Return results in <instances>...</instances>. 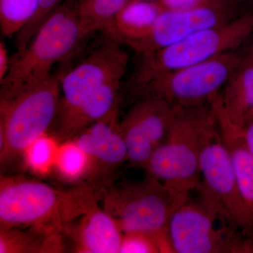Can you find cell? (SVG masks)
Wrapping results in <instances>:
<instances>
[{"label": "cell", "instance_id": "cell-1", "mask_svg": "<svg viewBox=\"0 0 253 253\" xmlns=\"http://www.w3.org/2000/svg\"><path fill=\"white\" fill-rule=\"evenodd\" d=\"M99 198V191L87 183L63 190L23 176L1 175L0 229L33 228L60 234Z\"/></svg>", "mask_w": 253, "mask_h": 253}, {"label": "cell", "instance_id": "cell-2", "mask_svg": "<svg viewBox=\"0 0 253 253\" xmlns=\"http://www.w3.org/2000/svg\"><path fill=\"white\" fill-rule=\"evenodd\" d=\"M218 132L211 103L176 106L166 139L144 168L146 176L161 181L178 201L184 202L201 183V156Z\"/></svg>", "mask_w": 253, "mask_h": 253}, {"label": "cell", "instance_id": "cell-3", "mask_svg": "<svg viewBox=\"0 0 253 253\" xmlns=\"http://www.w3.org/2000/svg\"><path fill=\"white\" fill-rule=\"evenodd\" d=\"M84 39L77 1L68 0L55 10L24 49L11 56L7 75L0 82V101L11 99L49 79L53 66Z\"/></svg>", "mask_w": 253, "mask_h": 253}, {"label": "cell", "instance_id": "cell-4", "mask_svg": "<svg viewBox=\"0 0 253 253\" xmlns=\"http://www.w3.org/2000/svg\"><path fill=\"white\" fill-rule=\"evenodd\" d=\"M253 33V10H251L230 21L196 32L172 45L140 55L139 64L129 81V91L136 96L163 75L237 50Z\"/></svg>", "mask_w": 253, "mask_h": 253}, {"label": "cell", "instance_id": "cell-5", "mask_svg": "<svg viewBox=\"0 0 253 253\" xmlns=\"http://www.w3.org/2000/svg\"><path fill=\"white\" fill-rule=\"evenodd\" d=\"M183 203L163 183L149 176L141 181L113 183L100 191V205L123 234L142 233L154 236L167 253H173L168 236L169 219Z\"/></svg>", "mask_w": 253, "mask_h": 253}, {"label": "cell", "instance_id": "cell-6", "mask_svg": "<svg viewBox=\"0 0 253 253\" xmlns=\"http://www.w3.org/2000/svg\"><path fill=\"white\" fill-rule=\"evenodd\" d=\"M200 199L189 197L169 219L168 236L173 253H251L253 245L239 236V229L201 185Z\"/></svg>", "mask_w": 253, "mask_h": 253}, {"label": "cell", "instance_id": "cell-7", "mask_svg": "<svg viewBox=\"0 0 253 253\" xmlns=\"http://www.w3.org/2000/svg\"><path fill=\"white\" fill-rule=\"evenodd\" d=\"M60 98V81L51 76L12 99L0 101L1 168L22 157L28 145L49 132L57 116Z\"/></svg>", "mask_w": 253, "mask_h": 253}, {"label": "cell", "instance_id": "cell-8", "mask_svg": "<svg viewBox=\"0 0 253 253\" xmlns=\"http://www.w3.org/2000/svg\"><path fill=\"white\" fill-rule=\"evenodd\" d=\"M244 56L234 50L168 73L149 83L136 97L154 95L179 107L210 104L241 67Z\"/></svg>", "mask_w": 253, "mask_h": 253}, {"label": "cell", "instance_id": "cell-9", "mask_svg": "<svg viewBox=\"0 0 253 253\" xmlns=\"http://www.w3.org/2000/svg\"><path fill=\"white\" fill-rule=\"evenodd\" d=\"M122 44L106 35L104 41L86 59L65 75L60 81L61 98L54 123L71 114L106 84L123 81L129 56Z\"/></svg>", "mask_w": 253, "mask_h": 253}, {"label": "cell", "instance_id": "cell-10", "mask_svg": "<svg viewBox=\"0 0 253 253\" xmlns=\"http://www.w3.org/2000/svg\"><path fill=\"white\" fill-rule=\"evenodd\" d=\"M240 14L236 6L217 0L190 9H163L148 33L126 45L139 56L149 54L175 44L196 32L230 21Z\"/></svg>", "mask_w": 253, "mask_h": 253}, {"label": "cell", "instance_id": "cell-11", "mask_svg": "<svg viewBox=\"0 0 253 253\" xmlns=\"http://www.w3.org/2000/svg\"><path fill=\"white\" fill-rule=\"evenodd\" d=\"M175 110L176 106L154 95L138 97L128 110L119 126L127 149L128 161L133 166L146 167L166 139Z\"/></svg>", "mask_w": 253, "mask_h": 253}, {"label": "cell", "instance_id": "cell-12", "mask_svg": "<svg viewBox=\"0 0 253 253\" xmlns=\"http://www.w3.org/2000/svg\"><path fill=\"white\" fill-rule=\"evenodd\" d=\"M201 186L221 208L234 226L253 229V216L245 204L235 170L219 131L206 146L201 159Z\"/></svg>", "mask_w": 253, "mask_h": 253}, {"label": "cell", "instance_id": "cell-13", "mask_svg": "<svg viewBox=\"0 0 253 253\" xmlns=\"http://www.w3.org/2000/svg\"><path fill=\"white\" fill-rule=\"evenodd\" d=\"M119 109L73 138L89 160L86 179L101 191L114 183L115 172L128 161L127 149L120 130Z\"/></svg>", "mask_w": 253, "mask_h": 253}, {"label": "cell", "instance_id": "cell-14", "mask_svg": "<svg viewBox=\"0 0 253 253\" xmlns=\"http://www.w3.org/2000/svg\"><path fill=\"white\" fill-rule=\"evenodd\" d=\"M66 244L79 253H119L123 233L99 202L68 224L63 231Z\"/></svg>", "mask_w": 253, "mask_h": 253}, {"label": "cell", "instance_id": "cell-15", "mask_svg": "<svg viewBox=\"0 0 253 253\" xmlns=\"http://www.w3.org/2000/svg\"><path fill=\"white\" fill-rule=\"evenodd\" d=\"M122 81L109 83L101 87L66 118L51 126L54 134L61 142L72 139L94 123L104 119L119 109Z\"/></svg>", "mask_w": 253, "mask_h": 253}, {"label": "cell", "instance_id": "cell-16", "mask_svg": "<svg viewBox=\"0 0 253 253\" xmlns=\"http://www.w3.org/2000/svg\"><path fill=\"white\" fill-rule=\"evenodd\" d=\"M221 140L225 145L235 170L245 204L253 216V159L245 144L241 129L230 122L222 110H215Z\"/></svg>", "mask_w": 253, "mask_h": 253}, {"label": "cell", "instance_id": "cell-17", "mask_svg": "<svg viewBox=\"0 0 253 253\" xmlns=\"http://www.w3.org/2000/svg\"><path fill=\"white\" fill-rule=\"evenodd\" d=\"M219 100L228 119L242 129L253 117V62L241 65L219 92Z\"/></svg>", "mask_w": 253, "mask_h": 253}, {"label": "cell", "instance_id": "cell-18", "mask_svg": "<svg viewBox=\"0 0 253 253\" xmlns=\"http://www.w3.org/2000/svg\"><path fill=\"white\" fill-rule=\"evenodd\" d=\"M163 10L159 3L147 0H131L118 14L108 33L123 44L144 36Z\"/></svg>", "mask_w": 253, "mask_h": 253}, {"label": "cell", "instance_id": "cell-19", "mask_svg": "<svg viewBox=\"0 0 253 253\" xmlns=\"http://www.w3.org/2000/svg\"><path fill=\"white\" fill-rule=\"evenodd\" d=\"M66 246L63 234L33 228L0 229V253H63Z\"/></svg>", "mask_w": 253, "mask_h": 253}, {"label": "cell", "instance_id": "cell-20", "mask_svg": "<svg viewBox=\"0 0 253 253\" xmlns=\"http://www.w3.org/2000/svg\"><path fill=\"white\" fill-rule=\"evenodd\" d=\"M131 0H80L77 9L84 38L96 32L108 34L118 14Z\"/></svg>", "mask_w": 253, "mask_h": 253}, {"label": "cell", "instance_id": "cell-21", "mask_svg": "<svg viewBox=\"0 0 253 253\" xmlns=\"http://www.w3.org/2000/svg\"><path fill=\"white\" fill-rule=\"evenodd\" d=\"M60 144L50 131L37 138L23 151L21 158L25 167L36 175H47L54 169Z\"/></svg>", "mask_w": 253, "mask_h": 253}, {"label": "cell", "instance_id": "cell-22", "mask_svg": "<svg viewBox=\"0 0 253 253\" xmlns=\"http://www.w3.org/2000/svg\"><path fill=\"white\" fill-rule=\"evenodd\" d=\"M54 170L66 181L86 179L89 171V157L74 139L62 141L58 150Z\"/></svg>", "mask_w": 253, "mask_h": 253}, {"label": "cell", "instance_id": "cell-23", "mask_svg": "<svg viewBox=\"0 0 253 253\" xmlns=\"http://www.w3.org/2000/svg\"><path fill=\"white\" fill-rule=\"evenodd\" d=\"M39 0H0V27L6 37L16 36L36 14Z\"/></svg>", "mask_w": 253, "mask_h": 253}, {"label": "cell", "instance_id": "cell-24", "mask_svg": "<svg viewBox=\"0 0 253 253\" xmlns=\"http://www.w3.org/2000/svg\"><path fill=\"white\" fill-rule=\"evenodd\" d=\"M63 0H39L38 9L31 21L16 35L14 45L16 49L22 50L29 44L40 28L45 23L55 10L63 4Z\"/></svg>", "mask_w": 253, "mask_h": 253}, {"label": "cell", "instance_id": "cell-25", "mask_svg": "<svg viewBox=\"0 0 253 253\" xmlns=\"http://www.w3.org/2000/svg\"><path fill=\"white\" fill-rule=\"evenodd\" d=\"M167 253V251L163 245L154 236L142 233L123 234L119 253Z\"/></svg>", "mask_w": 253, "mask_h": 253}, {"label": "cell", "instance_id": "cell-26", "mask_svg": "<svg viewBox=\"0 0 253 253\" xmlns=\"http://www.w3.org/2000/svg\"><path fill=\"white\" fill-rule=\"evenodd\" d=\"M209 1L211 0H163L161 5L165 9H186Z\"/></svg>", "mask_w": 253, "mask_h": 253}, {"label": "cell", "instance_id": "cell-27", "mask_svg": "<svg viewBox=\"0 0 253 253\" xmlns=\"http://www.w3.org/2000/svg\"><path fill=\"white\" fill-rule=\"evenodd\" d=\"M11 57H9L7 47L4 42H0V82L3 81L7 75L10 66Z\"/></svg>", "mask_w": 253, "mask_h": 253}, {"label": "cell", "instance_id": "cell-28", "mask_svg": "<svg viewBox=\"0 0 253 253\" xmlns=\"http://www.w3.org/2000/svg\"><path fill=\"white\" fill-rule=\"evenodd\" d=\"M241 134L246 148L253 159V117L243 126Z\"/></svg>", "mask_w": 253, "mask_h": 253}, {"label": "cell", "instance_id": "cell-29", "mask_svg": "<svg viewBox=\"0 0 253 253\" xmlns=\"http://www.w3.org/2000/svg\"><path fill=\"white\" fill-rule=\"evenodd\" d=\"M251 62H253V44L247 54L244 56V63H243Z\"/></svg>", "mask_w": 253, "mask_h": 253}, {"label": "cell", "instance_id": "cell-30", "mask_svg": "<svg viewBox=\"0 0 253 253\" xmlns=\"http://www.w3.org/2000/svg\"><path fill=\"white\" fill-rule=\"evenodd\" d=\"M217 1L236 6H239V5L241 3V0H217Z\"/></svg>", "mask_w": 253, "mask_h": 253}, {"label": "cell", "instance_id": "cell-31", "mask_svg": "<svg viewBox=\"0 0 253 253\" xmlns=\"http://www.w3.org/2000/svg\"><path fill=\"white\" fill-rule=\"evenodd\" d=\"M147 1H152V2L159 3V4H161V1H162L163 0H147Z\"/></svg>", "mask_w": 253, "mask_h": 253}]
</instances>
